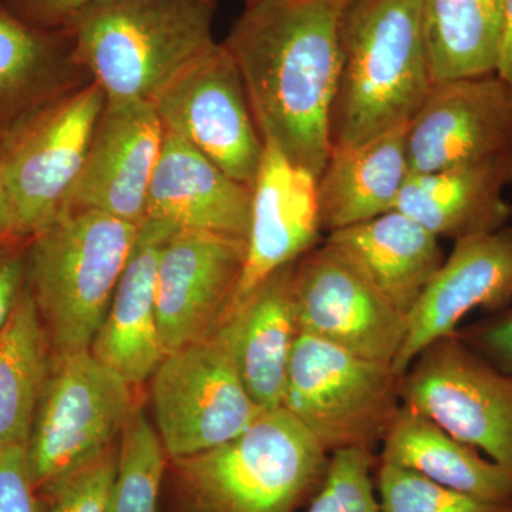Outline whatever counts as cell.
Masks as SVG:
<instances>
[{"instance_id":"44dd1931","label":"cell","mask_w":512,"mask_h":512,"mask_svg":"<svg viewBox=\"0 0 512 512\" xmlns=\"http://www.w3.org/2000/svg\"><path fill=\"white\" fill-rule=\"evenodd\" d=\"M323 242L406 318L444 262L439 238L397 210L329 232Z\"/></svg>"},{"instance_id":"d6a6232c","label":"cell","mask_w":512,"mask_h":512,"mask_svg":"<svg viewBox=\"0 0 512 512\" xmlns=\"http://www.w3.org/2000/svg\"><path fill=\"white\" fill-rule=\"evenodd\" d=\"M0 512H42L26 444L0 450Z\"/></svg>"},{"instance_id":"52a82bcc","label":"cell","mask_w":512,"mask_h":512,"mask_svg":"<svg viewBox=\"0 0 512 512\" xmlns=\"http://www.w3.org/2000/svg\"><path fill=\"white\" fill-rule=\"evenodd\" d=\"M400 377L390 363L299 333L282 406L326 453L360 448L375 453L400 407Z\"/></svg>"},{"instance_id":"ffe728a7","label":"cell","mask_w":512,"mask_h":512,"mask_svg":"<svg viewBox=\"0 0 512 512\" xmlns=\"http://www.w3.org/2000/svg\"><path fill=\"white\" fill-rule=\"evenodd\" d=\"M293 268L295 262L269 276L215 326L224 332L238 375L262 410L282 407L289 363L301 333Z\"/></svg>"},{"instance_id":"4316f807","label":"cell","mask_w":512,"mask_h":512,"mask_svg":"<svg viewBox=\"0 0 512 512\" xmlns=\"http://www.w3.org/2000/svg\"><path fill=\"white\" fill-rule=\"evenodd\" d=\"M52 357L45 325L26 281L0 332V450L28 443Z\"/></svg>"},{"instance_id":"74e56055","label":"cell","mask_w":512,"mask_h":512,"mask_svg":"<svg viewBox=\"0 0 512 512\" xmlns=\"http://www.w3.org/2000/svg\"><path fill=\"white\" fill-rule=\"evenodd\" d=\"M241 2L244 3V5H247V3L254 2V0H241Z\"/></svg>"},{"instance_id":"1f68e13d","label":"cell","mask_w":512,"mask_h":512,"mask_svg":"<svg viewBox=\"0 0 512 512\" xmlns=\"http://www.w3.org/2000/svg\"><path fill=\"white\" fill-rule=\"evenodd\" d=\"M456 333L468 348L512 377V305Z\"/></svg>"},{"instance_id":"f546056e","label":"cell","mask_w":512,"mask_h":512,"mask_svg":"<svg viewBox=\"0 0 512 512\" xmlns=\"http://www.w3.org/2000/svg\"><path fill=\"white\" fill-rule=\"evenodd\" d=\"M375 453L348 448L330 454L325 480L308 512H383L377 497Z\"/></svg>"},{"instance_id":"5b68a950","label":"cell","mask_w":512,"mask_h":512,"mask_svg":"<svg viewBox=\"0 0 512 512\" xmlns=\"http://www.w3.org/2000/svg\"><path fill=\"white\" fill-rule=\"evenodd\" d=\"M329 454L284 406L235 439L174 460L197 512H295L325 480Z\"/></svg>"},{"instance_id":"4fadbf2b","label":"cell","mask_w":512,"mask_h":512,"mask_svg":"<svg viewBox=\"0 0 512 512\" xmlns=\"http://www.w3.org/2000/svg\"><path fill=\"white\" fill-rule=\"evenodd\" d=\"M293 298L301 332L393 365L406 338V316L325 242L295 262Z\"/></svg>"},{"instance_id":"d590c367","label":"cell","mask_w":512,"mask_h":512,"mask_svg":"<svg viewBox=\"0 0 512 512\" xmlns=\"http://www.w3.org/2000/svg\"><path fill=\"white\" fill-rule=\"evenodd\" d=\"M495 74L512 89V0H505L503 37Z\"/></svg>"},{"instance_id":"8d00e7d4","label":"cell","mask_w":512,"mask_h":512,"mask_svg":"<svg viewBox=\"0 0 512 512\" xmlns=\"http://www.w3.org/2000/svg\"><path fill=\"white\" fill-rule=\"evenodd\" d=\"M15 241H25V239L19 237L12 205H10L5 188L0 183V247Z\"/></svg>"},{"instance_id":"836d02e7","label":"cell","mask_w":512,"mask_h":512,"mask_svg":"<svg viewBox=\"0 0 512 512\" xmlns=\"http://www.w3.org/2000/svg\"><path fill=\"white\" fill-rule=\"evenodd\" d=\"M29 241H15L0 247V332L5 328L28 281Z\"/></svg>"},{"instance_id":"8992f818","label":"cell","mask_w":512,"mask_h":512,"mask_svg":"<svg viewBox=\"0 0 512 512\" xmlns=\"http://www.w3.org/2000/svg\"><path fill=\"white\" fill-rule=\"evenodd\" d=\"M104 106L106 94L90 80L0 136V183L20 238L30 241L69 211Z\"/></svg>"},{"instance_id":"7c38bea8","label":"cell","mask_w":512,"mask_h":512,"mask_svg":"<svg viewBox=\"0 0 512 512\" xmlns=\"http://www.w3.org/2000/svg\"><path fill=\"white\" fill-rule=\"evenodd\" d=\"M410 173L512 168V89L497 74L434 83L407 128Z\"/></svg>"},{"instance_id":"603a6c76","label":"cell","mask_w":512,"mask_h":512,"mask_svg":"<svg viewBox=\"0 0 512 512\" xmlns=\"http://www.w3.org/2000/svg\"><path fill=\"white\" fill-rule=\"evenodd\" d=\"M512 168L468 165L436 173H410L396 210L419 222L437 238L454 241L507 227L512 205L504 190Z\"/></svg>"},{"instance_id":"3957f363","label":"cell","mask_w":512,"mask_h":512,"mask_svg":"<svg viewBox=\"0 0 512 512\" xmlns=\"http://www.w3.org/2000/svg\"><path fill=\"white\" fill-rule=\"evenodd\" d=\"M215 9L211 0H113L80 10L63 30L107 101H151L217 43Z\"/></svg>"},{"instance_id":"e575fe53","label":"cell","mask_w":512,"mask_h":512,"mask_svg":"<svg viewBox=\"0 0 512 512\" xmlns=\"http://www.w3.org/2000/svg\"><path fill=\"white\" fill-rule=\"evenodd\" d=\"M104 2L113 0H8L10 9L20 19L47 30H63L80 10Z\"/></svg>"},{"instance_id":"277c9868","label":"cell","mask_w":512,"mask_h":512,"mask_svg":"<svg viewBox=\"0 0 512 512\" xmlns=\"http://www.w3.org/2000/svg\"><path fill=\"white\" fill-rule=\"evenodd\" d=\"M138 228L70 210L28 242V286L55 356L87 352L137 241Z\"/></svg>"},{"instance_id":"f1b7e54d","label":"cell","mask_w":512,"mask_h":512,"mask_svg":"<svg viewBox=\"0 0 512 512\" xmlns=\"http://www.w3.org/2000/svg\"><path fill=\"white\" fill-rule=\"evenodd\" d=\"M375 484L383 512H512V500H483L458 493L379 461Z\"/></svg>"},{"instance_id":"e0dca14e","label":"cell","mask_w":512,"mask_h":512,"mask_svg":"<svg viewBox=\"0 0 512 512\" xmlns=\"http://www.w3.org/2000/svg\"><path fill=\"white\" fill-rule=\"evenodd\" d=\"M316 178L265 141L264 157L251 188L247 255L222 316L269 276L318 247L323 228Z\"/></svg>"},{"instance_id":"7a4b0ae2","label":"cell","mask_w":512,"mask_h":512,"mask_svg":"<svg viewBox=\"0 0 512 512\" xmlns=\"http://www.w3.org/2000/svg\"><path fill=\"white\" fill-rule=\"evenodd\" d=\"M433 84L420 0H348L339 18L330 148L409 124Z\"/></svg>"},{"instance_id":"9a60e30c","label":"cell","mask_w":512,"mask_h":512,"mask_svg":"<svg viewBox=\"0 0 512 512\" xmlns=\"http://www.w3.org/2000/svg\"><path fill=\"white\" fill-rule=\"evenodd\" d=\"M512 305V227L454 241L451 254L407 316V332L393 370L402 377L437 340L454 335L468 313Z\"/></svg>"},{"instance_id":"ba28073f","label":"cell","mask_w":512,"mask_h":512,"mask_svg":"<svg viewBox=\"0 0 512 512\" xmlns=\"http://www.w3.org/2000/svg\"><path fill=\"white\" fill-rule=\"evenodd\" d=\"M131 384L87 352L52 357L26 454L37 491L113 447L134 404Z\"/></svg>"},{"instance_id":"484cf974","label":"cell","mask_w":512,"mask_h":512,"mask_svg":"<svg viewBox=\"0 0 512 512\" xmlns=\"http://www.w3.org/2000/svg\"><path fill=\"white\" fill-rule=\"evenodd\" d=\"M505 0H420L434 83L497 72Z\"/></svg>"},{"instance_id":"d6986e66","label":"cell","mask_w":512,"mask_h":512,"mask_svg":"<svg viewBox=\"0 0 512 512\" xmlns=\"http://www.w3.org/2000/svg\"><path fill=\"white\" fill-rule=\"evenodd\" d=\"M174 231L161 221L146 220L140 225L109 311L90 348L96 359L131 386L146 382L167 356L158 330L156 282L161 249Z\"/></svg>"},{"instance_id":"8fae6325","label":"cell","mask_w":512,"mask_h":512,"mask_svg":"<svg viewBox=\"0 0 512 512\" xmlns=\"http://www.w3.org/2000/svg\"><path fill=\"white\" fill-rule=\"evenodd\" d=\"M164 130L184 138L229 177L252 188L264 157L244 80L224 43L188 64L151 100Z\"/></svg>"},{"instance_id":"4dcf8cb0","label":"cell","mask_w":512,"mask_h":512,"mask_svg":"<svg viewBox=\"0 0 512 512\" xmlns=\"http://www.w3.org/2000/svg\"><path fill=\"white\" fill-rule=\"evenodd\" d=\"M119 448L111 447L86 466L50 485L43 493L50 512H110Z\"/></svg>"},{"instance_id":"30bf717a","label":"cell","mask_w":512,"mask_h":512,"mask_svg":"<svg viewBox=\"0 0 512 512\" xmlns=\"http://www.w3.org/2000/svg\"><path fill=\"white\" fill-rule=\"evenodd\" d=\"M400 403L512 474V377L457 333L434 342L400 377Z\"/></svg>"},{"instance_id":"d4e9b609","label":"cell","mask_w":512,"mask_h":512,"mask_svg":"<svg viewBox=\"0 0 512 512\" xmlns=\"http://www.w3.org/2000/svg\"><path fill=\"white\" fill-rule=\"evenodd\" d=\"M377 461L458 493L483 500H512L511 473L403 404L387 427Z\"/></svg>"},{"instance_id":"83f0119b","label":"cell","mask_w":512,"mask_h":512,"mask_svg":"<svg viewBox=\"0 0 512 512\" xmlns=\"http://www.w3.org/2000/svg\"><path fill=\"white\" fill-rule=\"evenodd\" d=\"M165 456L157 430L134 407L121 430L110 512H157Z\"/></svg>"},{"instance_id":"6da1fadb","label":"cell","mask_w":512,"mask_h":512,"mask_svg":"<svg viewBox=\"0 0 512 512\" xmlns=\"http://www.w3.org/2000/svg\"><path fill=\"white\" fill-rule=\"evenodd\" d=\"M348 0H254L224 45L244 80L264 141L322 173L339 76V18Z\"/></svg>"},{"instance_id":"5bb4252c","label":"cell","mask_w":512,"mask_h":512,"mask_svg":"<svg viewBox=\"0 0 512 512\" xmlns=\"http://www.w3.org/2000/svg\"><path fill=\"white\" fill-rule=\"evenodd\" d=\"M247 239L175 229L157 266V319L165 353L210 335L234 293Z\"/></svg>"},{"instance_id":"2e32d148","label":"cell","mask_w":512,"mask_h":512,"mask_svg":"<svg viewBox=\"0 0 512 512\" xmlns=\"http://www.w3.org/2000/svg\"><path fill=\"white\" fill-rule=\"evenodd\" d=\"M151 101H107L70 210H93L140 227L164 141Z\"/></svg>"},{"instance_id":"9c48e42d","label":"cell","mask_w":512,"mask_h":512,"mask_svg":"<svg viewBox=\"0 0 512 512\" xmlns=\"http://www.w3.org/2000/svg\"><path fill=\"white\" fill-rule=\"evenodd\" d=\"M151 394L157 434L173 460L228 443L262 412L245 389L220 328L168 353L154 372Z\"/></svg>"},{"instance_id":"ac0fdd59","label":"cell","mask_w":512,"mask_h":512,"mask_svg":"<svg viewBox=\"0 0 512 512\" xmlns=\"http://www.w3.org/2000/svg\"><path fill=\"white\" fill-rule=\"evenodd\" d=\"M252 190L210 158L165 131L147 197L146 220L175 229L247 239Z\"/></svg>"},{"instance_id":"cb8c5ba5","label":"cell","mask_w":512,"mask_h":512,"mask_svg":"<svg viewBox=\"0 0 512 512\" xmlns=\"http://www.w3.org/2000/svg\"><path fill=\"white\" fill-rule=\"evenodd\" d=\"M89 82L64 30L29 25L0 0V136L47 101Z\"/></svg>"},{"instance_id":"7402d4cb","label":"cell","mask_w":512,"mask_h":512,"mask_svg":"<svg viewBox=\"0 0 512 512\" xmlns=\"http://www.w3.org/2000/svg\"><path fill=\"white\" fill-rule=\"evenodd\" d=\"M407 128L404 124L356 146L330 148L316 178L323 231L352 227L396 210L410 175Z\"/></svg>"}]
</instances>
